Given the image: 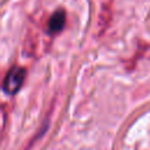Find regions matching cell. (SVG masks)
Wrapping results in <instances>:
<instances>
[{
	"mask_svg": "<svg viewBox=\"0 0 150 150\" xmlns=\"http://www.w3.org/2000/svg\"><path fill=\"white\" fill-rule=\"evenodd\" d=\"M25 76H26V70L22 67H19V66L12 67L6 74L4 83H2L5 93H7L8 95L16 94L22 87Z\"/></svg>",
	"mask_w": 150,
	"mask_h": 150,
	"instance_id": "cell-1",
	"label": "cell"
},
{
	"mask_svg": "<svg viewBox=\"0 0 150 150\" xmlns=\"http://www.w3.org/2000/svg\"><path fill=\"white\" fill-rule=\"evenodd\" d=\"M64 23H66V13L63 9H57L52 14L48 21V30L50 33H59L64 27Z\"/></svg>",
	"mask_w": 150,
	"mask_h": 150,
	"instance_id": "cell-2",
	"label": "cell"
}]
</instances>
